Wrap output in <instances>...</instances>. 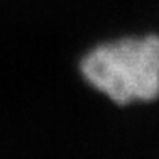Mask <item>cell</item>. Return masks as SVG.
Returning a JSON list of instances; mask_svg holds the SVG:
<instances>
[{
  "instance_id": "6da1fadb",
  "label": "cell",
  "mask_w": 159,
  "mask_h": 159,
  "mask_svg": "<svg viewBox=\"0 0 159 159\" xmlns=\"http://www.w3.org/2000/svg\"><path fill=\"white\" fill-rule=\"evenodd\" d=\"M81 75L119 105L159 97V36L124 37L98 44L81 59Z\"/></svg>"
}]
</instances>
